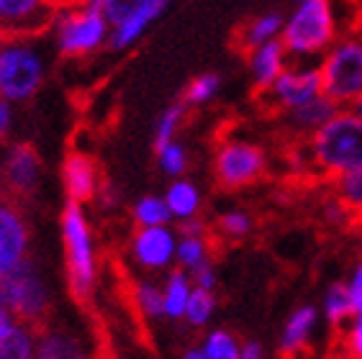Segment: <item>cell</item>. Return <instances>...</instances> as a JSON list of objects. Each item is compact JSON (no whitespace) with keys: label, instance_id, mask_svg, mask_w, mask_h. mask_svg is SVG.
<instances>
[{"label":"cell","instance_id":"obj_14","mask_svg":"<svg viewBox=\"0 0 362 359\" xmlns=\"http://www.w3.org/2000/svg\"><path fill=\"white\" fill-rule=\"evenodd\" d=\"M54 8L47 0H0V23L6 34H47Z\"/></svg>","mask_w":362,"mask_h":359},{"label":"cell","instance_id":"obj_12","mask_svg":"<svg viewBox=\"0 0 362 359\" xmlns=\"http://www.w3.org/2000/svg\"><path fill=\"white\" fill-rule=\"evenodd\" d=\"M31 249V228L18 203L0 195V277L23 262Z\"/></svg>","mask_w":362,"mask_h":359},{"label":"cell","instance_id":"obj_10","mask_svg":"<svg viewBox=\"0 0 362 359\" xmlns=\"http://www.w3.org/2000/svg\"><path fill=\"white\" fill-rule=\"evenodd\" d=\"M44 165L31 144L16 141L3 149L0 157V187L8 198H28L42 185Z\"/></svg>","mask_w":362,"mask_h":359},{"label":"cell","instance_id":"obj_16","mask_svg":"<svg viewBox=\"0 0 362 359\" xmlns=\"http://www.w3.org/2000/svg\"><path fill=\"white\" fill-rule=\"evenodd\" d=\"M62 185L64 193L70 201L77 203H88L95 198V193L100 190V172H98V165L93 162L88 154L83 152H72L67 154L62 165Z\"/></svg>","mask_w":362,"mask_h":359},{"label":"cell","instance_id":"obj_39","mask_svg":"<svg viewBox=\"0 0 362 359\" xmlns=\"http://www.w3.org/2000/svg\"><path fill=\"white\" fill-rule=\"evenodd\" d=\"M11 129H13V103L0 95V141H6Z\"/></svg>","mask_w":362,"mask_h":359},{"label":"cell","instance_id":"obj_23","mask_svg":"<svg viewBox=\"0 0 362 359\" xmlns=\"http://www.w3.org/2000/svg\"><path fill=\"white\" fill-rule=\"evenodd\" d=\"M0 359H36V326L16 321L0 339Z\"/></svg>","mask_w":362,"mask_h":359},{"label":"cell","instance_id":"obj_36","mask_svg":"<svg viewBox=\"0 0 362 359\" xmlns=\"http://www.w3.org/2000/svg\"><path fill=\"white\" fill-rule=\"evenodd\" d=\"M344 349H347L349 359H362V308L355 313L349 334H344Z\"/></svg>","mask_w":362,"mask_h":359},{"label":"cell","instance_id":"obj_13","mask_svg":"<svg viewBox=\"0 0 362 359\" xmlns=\"http://www.w3.org/2000/svg\"><path fill=\"white\" fill-rule=\"evenodd\" d=\"M177 231L165 226H141L132 236V257L146 272H165L175 264Z\"/></svg>","mask_w":362,"mask_h":359},{"label":"cell","instance_id":"obj_30","mask_svg":"<svg viewBox=\"0 0 362 359\" xmlns=\"http://www.w3.org/2000/svg\"><path fill=\"white\" fill-rule=\"evenodd\" d=\"M154 152H157V165H160V170L168 175V177H182V175H185V170H188V165H190L185 144H180L177 139H173L168 144L157 146Z\"/></svg>","mask_w":362,"mask_h":359},{"label":"cell","instance_id":"obj_38","mask_svg":"<svg viewBox=\"0 0 362 359\" xmlns=\"http://www.w3.org/2000/svg\"><path fill=\"white\" fill-rule=\"evenodd\" d=\"M344 285H347L349 300H352V308H355V313H357L362 308V262L352 269V275H349V280Z\"/></svg>","mask_w":362,"mask_h":359},{"label":"cell","instance_id":"obj_44","mask_svg":"<svg viewBox=\"0 0 362 359\" xmlns=\"http://www.w3.org/2000/svg\"><path fill=\"white\" fill-rule=\"evenodd\" d=\"M349 108H352V111L360 113V116H362V95L357 98V100H355V103H352V105H349Z\"/></svg>","mask_w":362,"mask_h":359},{"label":"cell","instance_id":"obj_41","mask_svg":"<svg viewBox=\"0 0 362 359\" xmlns=\"http://www.w3.org/2000/svg\"><path fill=\"white\" fill-rule=\"evenodd\" d=\"M16 321H18V318H16L13 313H11V311H6V308H3V305H0V339H3L8 331H11V329H13V324H16Z\"/></svg>","mask_w":362,"mask_h":359},{"label":"cell","instance_id":"obj_19","mask_svg":"<svg viewBox=\"0 0 362 359\" xmlns=\"http://www.w3.org/2000/svg\"><path fill=\"white\" fill-rule=\"evenodd\" d=\"M319 324V311L314 305H300L288 316L283 336H280V357L296 359L308 349V341L314 336Z\"/></svg>","mask_w":362,"mask_h":359},{"label":"cell","instance_id":"obj_20","mask_svg":"<svg viewBox=\"0 0 362 359\" xmlns=\"http://www.w3.org/2000/svg\"><path fill=\"white\" fill-rule=\"evenodd\" d=\"M162 198H165L170 213H173V221H188V218H195L201 213V190H198L195 182H190L185 177H175Z\"/></svg>","mask_w":362,"mask_h":359},{"label":"cell","instance_id":"obj_18","mask_svg":"<svg viewBox=\"0 0 362 359\" xmlns=\"http://www.w3.org/2000/svg\"><path fill=\"white\" fill-rule=\"evenodd\" d=\"M337 111H339V105H337L332 98L319 95V98H314L311 103L298 105V108L280 113V116H283V124H286L288 131L303 141V139H308L311 134L319 131L321 126L327 124Z\"/></svg>","mask_w":362,"mask_h":359},{"label":"cell","instance_id":"obj_29","mask_svg":"<svg viewBox=\"0 0 362 359\" xmlns=\"http://www.w3.org/2000/svg\"><path fill=\"white\" fill-rule=\"evenodd\" d=\"M332 182H334L337 198L352 211V216L362 218V170H352V172L337 175Z\"/></svg>","mask_w":362,"mask_h":359},{"label":"cell","instance_id":"obj_2","mask_svg":"<svg viewBox=\"0 0 362 359\" xmlns=\"http://www.w3.org/2000/svg\"><path fill=\"white\" fill-rule=\"evenodd\" d=\"M308 167L321 177L362 170V116L352 108H339L319 131L303 139Z\"/></svg>","mask_w":362,"mask_h":359},{"label":"cell","instance_id":"obj_7","mask_svg":"<svg viewBox=\"0 0 362 359\" xmlns=\"http://www.w3.org/2000/svg\"><path fill=\"white\" fill-rule=\"evenodd\" d=\"M0 305L31 326H42L52 316V288L31 257L0 277Z\"/></svg>","mask_w":362,"mask_h":359},{"label":"cell","instance_id":"obj_31","mask_svg":"<svg viewBox=\"0 0 362 359\" xmlns=\"http://www.w3.org/2000/svg\"><path fill=\"white\" fill-rule=\"evenodd\" d=\"M216 311V298H214V290H201V288H193L188 298V305H185V316L182 321H188L193 329H201L211 321Z\"/></svg>","mask_w":362,"mask_h":359},{"label":"cell","instance_id":"obj_24","mask_svg":"<svg viewBox=\"0 0 362 359\" xmlns=\"http://www.w3.org/2000/svg\"><path fill=\"white\" fill-rule=\"evenodd\" d=\"M211 259V242L206 234H177V252H175V264L185 272L201 267Z\"/></svg>","mask_w":362,"mask_h":359},{"label":"cell","instance_id":"obj_4","mask_svg":"<svg viewBox=\"0 0 362 359\" xmlns=\"http://www.w3.org/2000/svg\"><path fill=\"white\" fill-rule=\"evenodd\" d=\"M334 3L332 0H300L286 16L280 42L293 62H319L339 36Z\"/></svg>","mask_w":362,"mask_h":359},{"label":"cell","instance_id":"obj_3","mask_svg":"<svg viewBox=\"0 0 362 359\" xmlns=\"http://www.w3.org/2000/svg\"><path fill=\"white\" fill-rule=\"evenodd\" d=\"M47 39L62 59H88L100 49H108L111 23L90 0H77L70 6L54 8Z\"/></svg>","mask_w":362,"mask_h":359},{"label":"cell","instance_id":"obj_25","mask_svg":"<svg viewBox=\"0 0 362 359\" xmlns=\"http://www.w3.org/2000/svg\"><path fill=\"white\" fill-rule=\"evenodd\" d=\"M188 108L190 105L185 103V100H175V103H170L168 108L157 116V121H154V149L173 141V139H177V131H180L182 121H185Z\"/></svg>","mask_w":362,"mask_h":359},{"label":"cell","instance_id":"obj_15","mask_svg":"<svg viewBox=\"0 0 362 359\" xmlns=\"http://www.w3.org/2000/svg\"><path fill=\"white\" fill-rule=\"evenodd\" d=\"M173 6V0H146L134 11L129 18L111 28V39H108V49L111 52H126L134 44L139 42L141 36L154 26L157 18H162V13H168V8Z\"/></svg>","mask_w":362,"mask_h":359},{"label":"cell","instance_id":"obj_40","mask_svg":"<svg viewBox=\"0 0 362 359\" xmlns=\"http://www.w3.org/2000/svg\"><path fill=\"white\" fill-rule=\"evenodd\" d=\"M239 359H265V352H262V346L257 341H247V344H242Z\"/></svg>","mask_w":362,"mask_h":359},{"label":"cell","instance_id":"obj_32","mask_svg":"<svg viewBox=\"0 0 362 359\" xmlns=\"http://www.w3.org/2000/svg\"><path fill=\"white\" fill-rule=\"evenodd\" d=\"M218 90H221V77L216 72H203V75L190 80L182 100L188 105H209L218 95Z\"/></svg>","mask_w":362,"mask_h":359},{"label":"cell","instance_id":"obj_11","mask_svg":"<svg viewBox=\"0 0 362 359\" xmlns=\"http://www.w3.org/2000/svg\"><path fill=\"white\" fill-rule=\"evenodd\" d=\"M36 359H98L90 339L77 324L44 321L36 326Z\"/></svg>","mask_w":362,"mask_h":359},{"label":"cell","instance_id":"obj_17","mask_svg":"<svg viewBox=\"0 0 362 359\" xmlns=\"http://www.w3.org/2000/svg\"><path fill=\"white\" fill-rule=\"evenodd\" d=\"M288 64H291V54L286 52V44L280 39H272V42L259 44L247 52V67H250L252 83L259 93L270 88Z\"/></svg>","mask_w":362,"mask_h":359},{"label":"cell","instance_id":"obj_27","mask_svg":"<svg viewBox=\"0 0 362 359\" xmlns=\"http://www.w3.org/2000/svg\"><path fill=\"white\" fill-rule=\"evenodd\" d=\"M134 305L144 318L154 321V318L165 316V295H162V285L152 283V280H141L134 285Z\"/></svg>","mask_w":362,"mask_h":359},{"label":"cell","instance_id":"obj_9","mask_svg":"<svg viewBox=\"0 0 362 359\" xmlns=\"http://www.w3.org/2000/svg\"><path fill=\"white\" fill-rule=\"evenodd\" d=\"M324 95L321 88V72L316 62H293L288 64L280 77L262 90V103L275 113H286L298 105L311 103L314 98Z\"/></svg>","mask_w":362,"mask_h":359},{"label":"cell","instance_id":"obj_26","mask_svg":"<svg viewBox=\"0 0 362 359\" xmlns=\"http://www.w3.org/2000/svg\"><path fill=\"white\" fill-rule=\"evenodd\" d=\"M134 223L136 228L141 226H165V223L173 221V213H170L168 203L160 195H144L139 201L134 203Z\"/></svg>","mask_w":362,"mask_h":359},{"label":"cell","instance_id":"obj_1","mask_svg":"<svg viewBox=\"0 0 362 359\" xmlns=\"http://www.w3.org/2000/svg\"><path fill=\"white\" fill-rule=\"evenodd\" d=\"M54 49L47 34L0 36V95L13 105L28 103L39 95L52 72Z\"/></svg>","mask_w":362,"mask_h":359},{"label":"cell","instance_id":"obj_46","mask_svg":"<svg viewBox=\"0 0 362 359\" xmlns=\"http://www.w3.org/2000/svg\"><path fill=\"white\" fill-rule=\"evenodd\" d=\"M296 3H300V0H296Z\"/></svg>","mask_w":362,"mask_h":359},{"label":"cell","instance_id":"obj_22","mask_svg":"<svg viewBox=\"0 0 362 359\" xmlns=\"http://www.w3.org/2000/svg\"><path fill=\"white\" fill-rule=\"evenodd\" d=\"M193 293V283H190V275L185 269H173L162 285V295H165V318H173V321H180L185 316V305H188V298Z\"/></svg>","mask_w":362,"mask_h":359},{"label":"cell","instance_id":"obj_42","mask_svg":"<svg viewBox=\"0 0 362 359\" xmlns=\"http://www.w3.org/2000/svg\"><path fill=\"white\" fill-rule=\"evenodd\" d=\"M182 359H209V354H206V349H203V344H201V346H190V349H185Z\"/></svg>","mask_w":362,"mask_h":359},{"label":"cell","instance_id":"obj_8","mask_svg":"<svg viewBox=\"0 0 362 359\" xmlns=\"http://www.w3.org/2000/svg\"><path fill=\"white\" fill-rule=\"evenodd\" d=\"M267 170L265 149L247 139H226L214 154V177L223 190H242Z\"/></svg>","mask_w":362,"mask_h":359},{"label":"cell","instance_id":"obj_6","mask_svg":"<svg viewBox=\"0 0 362 359\" xmlns=\"http://www.w3.org/2000/svg\"><path fill=\"white\" fill-rule=\"evenodd\" d=\"M321 88L339 108H349L362 95V31L337 36L319 57Z\"/></svg>","mask_w":362,"mask_h":359},{"label":"cell","instance_id":"obj_5","mask_svg":"<svg viewBox=\"0 0 362 359\" xmlns=\"http://www.w3.org/2000/svg\"><path fill=\"white\" fill-rule=\"evenodd\" d=\"M59 231H62L64 259H67L72 295L77 300H88L98 280V257L95 242H93V228L88 223L83 203H64L62 216H59Z\"/></svg>","mask_w":362,"mask_h":359},{"label":"cell","instance_id":"obj_34","mask_svg":"<svg viewBox=\"0 0 362 359\" xmlns=\"http://www.w3.org/2000/svg\"><path fill=\"white\" fill-rule=\"evenodd\" d=\"M216 228L218 234H223L226 239H244V236L252 234L255 218L247 211H242V208H234V211H226V213L218 216Z\"/></svg>","mask_w":362,"mask_h":359},{"label":"cell","instance_id":"obj_37","mask_svg":"<svg viewBox=\"0 0 362 359\" xmlns=\"http://www.w3.org/2000/svg\"><path fill=\"white\" fill-rule=\"evenodd\" d=\"M190 275V283H193V288H201V290H214L216 288V269H214V264L203 262L201 267H195L188 272Z\"/></svg>","mask_w":362,"mask_h":359},{"label":"cell","instance_id":"obj_28","mask_svg":"<svg viewBox=\"0 0 362 359\" xmlns=\"http://www.w3.org/2000/svg\"><path fill=\"white\" fill-rule=\"evenodd\" d=\"M324 316L334 329H339L347 318L355 316V308H352V300H349L347 285L344 283H334L324 295Z\"/></svg>","mask_w":362,"mask_h":359},{"label":"cell","instance_id":"obj_35","mask_svg":"<svg viewBox=\"0 0 362 359\" xmlns=\"http://www.w3.org/2000/svg\"><path fill=\"white\" fill-rule=\"evenodd\" d=\"M90 3L105 16V21L111 23V28H113V26H119L124 18H129V16H132L141 3H146V0H90Z\"/></svg>","mask_w":362,"mask_h":359},{"label":"cell","instance_id":"obj_43","mask_svg":"<svg viewBox=\"0 0 362 359\" xmlns=\"http://www.w3.org/2000/svg\"><path fill=\"white\" fill-rule=\"evenodd\" d=\"M52 8H59V6H70V3H77V0H47Z\"/></svg>","mask_w":362,"mask_h":359},{"label":"cell","instance_id":"obj_45","mask_svg":"<svg viewBox=\"0 0 362 359\" xmlns=\"http://www.w3.org/2000/svg\"><path fill=\"white\" fill-rule=\"evenodd\" d=\"M3 34H6V31H3V23H0V36H3Z\"/></svg>","mask_w":362,"mask_h":359},{"label":"cell","instance_id":"obj_21","mask_svg":"<svg viewBox=\"0 0 362 359\" xmlns=\"http://www.w3.org/2000/svg\"><path fill=\"white\" fill-rule=\"evenodd\" d=\"M283 23H286V18H283L278 11H267V13L255 16V18L244 23L242 31H239V47H242L244 52H250V49L259 47V44L280 39Z\"/></svg>","mask_w":362,"mask_h":359},{"label":"cell","instance_id":"obj_33","mask_svg":"<svg viewBox=\"0 0 362 359\" xmlns=\"http://www.w3.org/2000/svg\"><path fill=\"white\" fill-rule=\"evenodd\" d=\"M203 349H206L209 359H239V354H242L239 339L223 329H216L203 339Z\"/></svg>","mask_w":362,"mask_h":359}]
</instances>
